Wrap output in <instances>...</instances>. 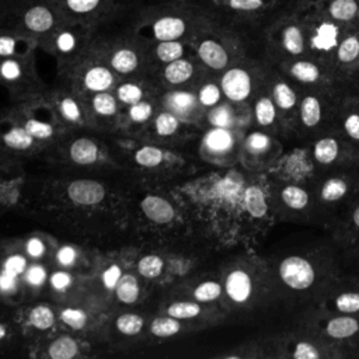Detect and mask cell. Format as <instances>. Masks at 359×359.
I'll return each instance as SVG.
<instances>
[{
    "mask_svg": "<svg viewBox=\"0 0 359 359\" xmlns=\"http://www.w3.org/2000/svg\"><path fill=\"white\" fill-rule=\"evenodd\" d=\"M342 29L359 25V0H300Z\"/></svg>",
    "mask_w": 359,
    "mask_h": 359,
    "instance_id": "cell-1",
    "label": "cell"
},
{
    "mask_svg": "<svg viewBox=\"0 0 359 359\" xmlns=\"http://www.w3.org/2000/svg\"><path fill=\"white\" fill-rule=\"evenodd\" d=\"M279 275L289 287L296 290L310 287L316 278L313 265L299 255L286 257L279 265Z\"/></svg>",
    "mask_w": 359,
    "mask_h": 359,
    "instance_id": "cell-2",
    "label": "cell"
},
{
    "mask_svg": "<svg viewBox=\"0 0 359 359\" xmlns=\"http://www.w3.org/2000/svg\"><path fill=\"white\" fill-rule=\"evenodd\" d=\"M224 11L243 18H259L282 10L290 0H215Z\"/></svg>",
    "mask_w": 359,
    "mask_h": 359,
    "instance_id": "cell-3",
    "label": "cell"
},
{
    "mask_svg": "<svg viewBox=\"0 0 359 359\" xmlns=\"http://www.w3.org/2000/svg\"><path fill=\"white\" fill-rule=\"evenodd\" d=\"M220 88L229 100L244 101L251 93V76L243 67H231L222 76Z\"/></svg>",
    "mask_w": 359,
    "mask_h": 359,
    "instance_id": "cell-4",
    "label": "cell"
},
{
    "mask_svg": "<svg viewBox=\"0 0 359 359\" xmlns=\"http://www.w3.org/2000/svg\"><path fill=\"white\" fill-rule=\"evenodd\" d=\"M67 195L77 205L91 206L104 199L105 188L98 181L76 180L67 187Z\"/></svg>",
    "mask_w": 359,
    "mask_h": 359,
    "instance_id": "cell-5",
    "label": "cell"
},
{
    "mask_svg": "<svg viewBox=\"0 0 359 359\" xmlns=\"http://www.w3.org/2000/svg\"><path fill=\"white\" fill-rule=\"evenodd\" d=\"M199 59L215 70H222L229 65V52L224 45L216 39L206 38L198 45Z\"/></svg>",
    "mask_w": 359,
    "mask_h": 359,
    "instance_id": "cell-6",
    "label": "cell"
},
{
    "mask_svg": "<svg viewBox=\"0 0 359 359\" xmlns=\"http://www.w3.org/2000/svg\"><path fill=\"white\" fill-rule=\"evenodd\" d=\"M140 209L143 210L144 216L158 224L170 223L174 219V208L168 201L156 195H147L140 202Z\"/></svg>",
    "mask_w": 359,
    "mask_h": 359,
    "instance_id": "cell-7",
    "label": "cell"
},
{
    "mask_svg": "<svg viewBox=\"0 0 359 359\" xmlns=\"http://www.w3.org/2000/svg\"><path fill=\"white\" fill-rule=\"evenodd\" d=\"M226 293L236 303H244L250 299L252 283L250 275L243 269L231 271L226 278Z\"/></svg>",
    "mask_w": 359,
    "mask_h": 359,
    "instance_id": "cell-8",
    "label": "cell"
},
{
    "mask_svg": "<svg viewBox=\"0 0 359 359\" xmlns=\"http://www.w3.org/2000/svg\"><path fill=\"white\" fill-rule=\"evenodd\" d=\"M187 24L178 17H161L153 24V35L158 41H174L185 34Z\"/></svg>",
    "mask_w": 359,
    "mask_h": 359,
    "instance_id": "cell-9",
    "label": "cell"
},
{
    "mask_svg": "<svg viewBox=\"0 0 359 359\" xmlns=\"http://www.w3.org/2000/svg\"><path fill=\"white\" fill-rule=\"evenodd\" d=\"M53 14L45 6H34L24 15V24L34 32H45L53 25Z\"/></svg>",
    "mask_w": 359,
    "mask_h": 359,
    "instance_id": "cell-10",
    "label": "cell"
},
{
    "mask_svg": "<svg viewBox=\"0 0 359 359\" xmlns=\"http://www.w3.org/2000/svg\"><path fill=\"white\" fill-rule=\"evenodd\" d=\"M233 135L230 133V130L227 128H219V126H213V129H210L203 139V144L205 147L212 151V153H226L233 147Z\"/></svg>",
    "mask_w": 359,
    "mask_h": 359,
    "instance_id": "cell-11",
    "label": "cell"
},
{
    "mask_svg": "<svg viewBox=\"0 0 359 359\" xmlns=\"http://www.w3.org/2000/svg\"><path fill=\"white\" fill-rule=\"evenodd\" d=\"M70 158L81 165L93 164L98 158V146L90 139H77L70 146Z\"/></svg>",
    "mask_w": 359,
    "mask_h": 359,
    "instance_id": "cell-12",
    "label": "cell"
},
{
    "mask_svg": "<svg viewBox=\"0 0 359 359\" xmlns=\"http://www.w3.org/2000/svg\"><path fill=\"white\" fill-rule=\"evenodd\" d=\"M114 83L112 73L104 66H94L84 74V86L87 90L100 93L107 91Z\"/></svg>",
    "mask_w": 359,
    "mask_h": 359,
    "instance_id": "cell-13",
    "label": "cell"
},
{
    "mask_svg": "<svg viewBox=\"0 0 359 359\" xmlns=\"http://www.w3.org/2000/svg\"><path fill=\"white\" fill-rule=\"evenodd\" d=\"M359 331V323L356 318L349 316L335 317L327 324V334L335 339H344L352 337Z\"/></svg>",
    "mask_w": 359,
    "mask_h": 359,
    "instance_id": "cell-14",
    "label": "cell"
},
{
    "mask_svg": "<svg viewBox=\"0 0 359 359\" xmlns=\"http://www.w3.org/2000/svg\"><path fill=\"white\" fill-rule=\"evenodd\" d=\"M194 74V66L187 59H177L167 63L164 69V77L171 84H181L188 81Z\"/></svg>",
    "mask_w": 359,
    "mask_h": 359,
    "instance_id": "cell-15",
    "label": "cell"
},
{
    "mask_svg": "<svg viewBox=\"0 0 359 359\" xmlns=\"http://www.w3.org/2000/svg\"><path fill=\"white\" fill-rule=\"evenodd\" d=\"M292 77L302 83H316L320 79V67L317 63L307 59H297L289 66Z\"/></svg>",
    "mask_w": 359,
    "mask_h": 359,
    "instance_id": "cell-16",
    "label": "cell"
},
{
    "mask_svg": "<svg viewBox=\"0 0 359 359\" xmlns=\"http://www.w3.org/2000/svg\"><path fill=\"white\" fill-rule=\"evenodd\" d=\"M244 203H245V209L248 210V213L252 217H262V216H265V213L268 210L265 195L255 185H251V187H248L245 189V192H244Z\"/></svg>",
    "mask_w": 359,
    "mask_h": 359,
    "instance_id": "cell-17",
    "label": "cell"
},
{
    "mask_svg": "<svg viewBox=\"0 0 359 359\" xmlns=\"http://www.w3.org/2000/svg\"><path fill=\"white\" fill-rule=\"evenodd\" d=\"M139 283L133 275H122L115 287L118 300L125 304L135 303L139 297Z\"/></svg>",
    "mask_w": 359,
    "mask_h": 359,
    "instance_id": "cell-18",
    "label": "cell"
},
{
    "mask_svg": "<svg viewBox=\"0 0 359 359\" xmlns=\"http://www.w3.org/2000/svg\"><path fill=\"white\" fill-rule=\"evenodd\" d=\"M77 342L67 335L55 339L48 348V353L52 359H72L77 355Z\"/></svg>",
    "mask_w": 359,
    "mask_h": 359,
    "instance_id": "cell-19",
    "label": "cell"
},
{
    "mask_svg": "<svg viewBox=\"0 0 359 359\" xmlns=\"http://www.w3.org/2000/svg\"><path fill=\"white\" fill-rule=\"evenodd\" d=\"M167 107L174 114H188L196 104V97L188 91H174L167 95Z\"/></svg>",
    "mask_w": 359,
    "mask_h": 359,
    "instance_id": "cell-20",
    "label": "cell"
},
{
    "mask_svg": "<svg viewBox=\"0 0 359 359\" xmlns=\"http://www.w3.org/2000/svg\"><path fill=\"white\" fill-rule=\"evenodd\" d=\"M139 59L132 49H118L111 57V66L119 73H130L137 67Z\"/></svg>",
    "mask_w": 359,
    "mask_h": 359,
    "instance_id": "cell-21",
    "label": "cell"
},
{
    "mask_svg": "<svg viewBox=\"0 0 359 359\" xmlns=\"http://www.w3.org/2000/svg\"><path fill=\"white\" fill-rule=\"evenodd\" d=\"M3 140H4L6 146H8L11 149L27 150L31 147L34 137L28 133V130L25 128L15 126L3 135Z\"/></svg>",
    "mask_w": 359,
    "mask_h": 359,
    "instance_id": "cell-22",
    "label": "cell"
},
{
    "mask_svg": "<svg viewBox=\"0 0 359 359\" xmlns=\"http://www.w3.org/2000/svg\"><path fill=\"white\" fill-rule=\"evenodd\" d=\"M339 151L338 142L332 137H324L320 139L314 146V157L321 164H330L332 163Z\"/></svg>",
    "mask_w": 359,
    "mask_h": 359,
    "instance_id": "cell-23",
    "label": "cell"
},
{
    "mask_svg": "<svg viewBox=\"0 0 359 359\" xmlns=\"http://www.w3.org/2000/svg\"><path fill=\"white\" fill-rule=\"evenodd\" d=\"M300 118L306 126H316L321 119V107L316 97L309 95L300 105Z\"/></svg>",
    "mask_w": 359,
    "mask_h": 359,
    "instance_id": "cell-24",
    "label": "cell"
},
{
    "mask_svg": "<svg viewBox=\"0 0 359 359\" xmlns=\"http://www.w3.org/2000/svg\"><path fill=\"white\" fill-rule=\"evenodd\" d=\"M180 328H181L180 321L171 316H167V317H157L156 320H153L150 325V332L156 337L167 338L177 334Z\"/></svg>",
    "mask_w": 359,
    "mask_h": 359,
    "instance_id": "cell-25",
    "label": "cell"
},
{
    "mask_svg": "<svg viewBox=\"0 0 359 359\" xmlns=\"http://www.w3.org/2000/svg\"><path fill=\"white\" fill-rule=\"evenodd\" d=\"M282 199L286 206L292 209H303L309 203V195L303 188L289 185L282 189Z\"/></svg>",
    "mask_w": 359,
    "mask_h": 359,
    "instance_id": "cell-26",
    "label": "cell"
},
{
    "mask_svg": "<svg viewBox=\"0 0 359 359\" xmlns=\"http://www.w3.org/2000/svg\"><path fill=\"white\" fill-rule=\"evenodd\" d=\"M29 323L36 330H49L55 324V314L48 306L39 304L29 311Z\"/></svg>",
    "mask_w": 359,
    "mask_h": 359,
    "instance_id": "cell-27",
    "label": "cell"
},
{
    "mask_svg": "<svg viewBox=\"0 0 359 359\" xmlns=\"http://www.w3.org/2000/svg\"><path fill=\"white\" fill-rule=\"evenodd\" d=\"M156 53H157V57L161 62L170 63V62L177 60L182 56L184 45L181 42H178L177 39H174V41H160V43L156 48Z\"/></svg>",
    "mask_w": 359,
    "mask_h": 359,
    "instance_id": "cell-28",
    "label": "cell"
},
{
    "mask_svg": "<svg viewBox=\"0 0 359 359\" xmlns=\"http://www.w3.org/2000/svg\"><path fill=\"white\" fill-rule=\"evenodd\" d=\"M163 158H164L163 150L154 146H143L135 154L136 163L142 167H149V168L158 165L163 161Z\"/></svg>",
    "mask_w": 359,
    "mask_h": 359,
    "instance_id": "cell-29",
    "label": "cell"
},
{
    "mask_svg": "<svg viewBox=\"0 0 359 359\" xmlns=\"http://www.w3.org/2000/svg\"><path fill=\"white\" fill-rule=\"evenodd\" d=\"M163 265H164L163 259L158 255L150 254L140 258V261L137 262V271L142 276L151 279V278H157L161 273Z\"/></svg>",
    "mask_w": 359,
    "mask_h": 359,
    "instance_id": "cell-30",
    "label": "cell"
},
{
    "mask_svg": "<svg viewBox=\"0 0 359 359\" xmlns=\"http://www.w3.org/2000/svg\"><path fill=\"white\" fill-rule=\"evenodd\" d=\"M201 313V307L194 302H175L167 309V314L177 320L194 318Z\"/></svg>",
    "mask_w": 359,
    "mask_h": 359,
    "instance_id": "cell-31",
    "label": "cell"
},
{
    "mask_svg": "<svg viewBox=\"0 0 359 359\" xmlns=\"http://www.w3.org/2000/svg\"><path fill=\"white\" fill-rule=\"evenodd\" d=\"M116 328L125 334V335H136L142 331L143 328V318L137 314L133 313H128V314H122L121 317L116 318Z\"/></svg>",
    "mask_w": 359,
    "mask_h": 359,
    "instance_id": "cell-32",
    "label": "cell"
},
{
    "mask_svg": "<svg viewBox=\"0 0 359 359\" xmlns=\"http://www.w3.org/2000/svg\"><path fill=\"white\" fill-rule=\"evenodd\" d=\"M273 100L279 108L290 109L296 104V94L290 88V86H287L283 81H279L273 87Z\"/></svg>",
    "mask_w": 359,
    "mask_h": 359,
    "instance_id": "cell-33",
    "label": "cell"
},
{
    "mask_svg": "<svg viewBox=\"0 0 359 359\" xmlns=\"http://www.w3.org/2000/svg\"><path fill=\"white\" fill-rule=\"evenodd\" d=\"M348 191V185L344 180L341 178H330L321 189V198L327 202L338 201L341 199Z\"/></svg>",
    "mask_w": 359,
    "mask_h": 359,
    "instance_id": "cell-34",
    "label": "cell"
},
{
    "mask_svg": "<svg viewBox=\"0 0 359 359\" xmlns=\"http://www.w3.org/2000/svg\"><path fill=\"white\" fill-rule=\"evenodd\" d=\"M93 108L97 114L102 116H109V115H114L116 111V101L109 93L100 91V93H95L93 98Z\"/></svg>",
    "mask_w": 359,
    "mask_h": 359,
    "instance_id": "cell-35",
    "label": "cell"
},
{
    "mask_svg": "<svg viewBox=\"0 0 359 359\" xmlns=\"http://www.w3.org/2000/svg\"><path fill=\"white\" fill-rule=\"evenodd\" d=\"M178 125H180L178 118L175 116V114H170V112H161L154 121L156 132L160 136L172 135L178 129Z\"/></svg>",
    "mask_w": 359,
    "mask_h": 359,
    "instance_id": "cell-36",
    "label": "cell"
},
{
    "mask_svg": "<svg viewBox=\"0 0 359 359\" xmlns=\"http://www.w3.org/2000/svg\"><path fill=\"white\" fill-rule=\"evenodd\" d=\"M60 320L73 330H81L87 323V314L81 309L67 307L60 311Z\"/></svg>",
    "mask_w": 359,
    "mask_h": 359,
    "instance_id": "cell-37",
    "label": "cell"
},
{
    "mask_svg": "<svg viewBox=\"0 0 359 359\" xmlns=\"http://www.w3.org/2000/svg\"><path fill=\"white\" fill-rule=\"evenodd\" d=\"M275 105L269 98H261L255 105V118L259 125H271L275 121Z\"/></svg>",
    "mask_w": 359,
    "mask_h": 359,
    "instance_id": "cell-38",
    "label": "cell"
},
{
    "mask_svg": "<svg viewBox=\"0 0 359 359\" xmlns=\"http://www.w3.org/2000/svg\"><path fill=\"white\" fill-rule=\"evenodd\" d=\"M222 294V286L217 282L208 280L195 287L194 296L198 302H212Z\"/></svg>",
    "mask_w": 359,
    "mask_h": 359,
    "instance_id": "cell-39",
    "label": "cell"
},
{
    "mask_svg": "<svg viewBox=\"0 0 359 359\" xmlns=\"http://www.w3.org/2000/svg\"><path fill=\"white\" fill-rule=\"evenodd\" d=\"M118 98L125 104H135L143 98V90L135 83H125L118 87Z\"/></svg>",
    "mask_w": 359,
    "mask_h": 359,
    "instance_id": "cell-40",
    "label": "cell"
},
{
    "mask_svg": "<svg viewBox=\"0 0 359 359\" xmlns=\"http://www.w3.org/2000/svg\"><path fill=\"white\" fill-rule=\"evenodd\" d=\"M335 306L342 313H356V311H359V293L358 292L341 293L335 299Z\"/></svg>",
    "mask_w": 359,
    "mask_h": 359,
    "instance_id": "cell-41",
    "label": "cell"
},
{
    "mask_svg": "<svg viewBox=\"0 0 359 359\" xmlns=\"http://www.w3.org/2000/svg\"><path fill=\"white\" fill-rule=\"evenodd\" d=\"M222 95V88H219L216 84L213 83H208L205 84L198 94V100L202 105L205 107H213L215 104L219 102Z\"/></svg>",
    "mask_w": 359,
    "mask_h": 359,
    "instance_id": "cell-42",
    "label": "cell"
},
{
    "mask_svg": "<svg viewBox=\"0 0 359 359\" xmlns=\"http://www.w3.org/2000/svg\"><path fill=\"white\" fill-rule=\"evenodd\" d=\"M209 121L213 126H219V128H229L233 123V112L229 107L226 105H220L217 108H215L210 114H209Z\"/></svg>",
    "mask_w": 359,
    "mask_h": 359,
    "instance_id": "cell-43",
    "label": "cell"
},
{
    "mask_svg": "<svg viewBox=\"0 0 359 359\" xmlns=\"http://www.w3.org/2000/svg\"><path fill=\"white\" fill-rule=\"evenodd\" d=\"M34 139H48L53 135V128L38 119H28L24 126Z\"/></svg>",
    "mask_w": 359,
    "mask_h": 359,
    "instance_id": "cell-44",
    "label": "cell"
},
{
    "mask_svg": "<svg viewBox=\"0 0 359 359\" xmlns=\"http://www.w3.org/2000/svg\"><path fill=\"white\" fill-rule=\"evenodd\" d=\"M27 269V259L20 255V254H14V255H10L4 264H3V272L8 273V275H13V276H18L21 273H24Z\"/></svg>",
    "mask_w": 359,
    "mask_h": 359,
    "instance_id": "cell-45",
    "label": "cell"
},
{
    "mask_svg": "<svg viewBox=\"0 0 359 359\" xmlns=\"http://www.w3.org/2000/svg\"><path fill=\"white\" fill-rule=\"evenodd\" d=\"M238 188H240V182H236L233 178L227 177V178H223L220 180L216 187H215V194L219 196V198H223V199H231L237 192H238Z\"/></svg>",
    "mask_w": 359,
    "mask_h": 359,
    "instance_id": "cell-46",
    "label": "cell"
},
{
    "mask_svg": "<svg viewBox=\"0 0 359 359\" xmlns=\"http://www.w3.org/2000/svg\"><path fill=\"white\" fill-rule=\"evenodd\" d=\"M269 144H271L269 137L265 133H261V132L251 133L247 137V142H245L247 149L252 153H262L269 147Z\"/></svg>",
    "mask_w": 359,
    "mask_h": 359,
    "instance_id": "cell-47",
    "label": "cell"
},
{
    "mask_svg": "<svg viewBox=\"0 0 359 359\" xmlns=\"http://www.w3.org/2000/svg\"><path fill=\"white\" fill-rule=\"evenodd\" d=\"M151 112H153V107L149 102L142 101V100L135 102V104H132L130 108H129V116L135 122H144V121H147L150 118Z\"/></svg>",
    "mask_w": 359,
    "mask_h": 359,
    "instance_id": "cell-48",
    "label": "cell"
},
{
    "mask_svg": "<svg viewBox=\"0 0 359 359\" xmlns=\"http://www.w3.org/2000/svg\"><path fill=\"white\" fill-rule=\"evenodd\" d=\"M25 280L31 285V286H41L43 285V282L46 280V271L42 265H31L27 271H25Z\"/></svg>",
    "mask_w": 359,
    "mask_h": 359,
    "instance_id": "cell-49",
    "label": "cell"
},
{
    "mask_svg": "<svg viewBox=\"0 0 359 359\" xmlns=\"http://www.w3.org/2000/svg\"><path fill=\"white\" fill-rule=\"evenodd\" d=\"M0 74L6 80H10V81L15 80V79H18L21 76V66L14 59H6L0 65Z\"/></svg>",
    "mask_w": 359,
    "mask_h": 359,
    "instance_id": "cell-50",
    "label": "cell"
},
{
    "mask_svg": "<svg viewBox=\"0 0 359 359\" xmlns=\"http://www.w3.org/2000/svg\"><path fill=\"white\" fill-rule=\"evenodd\" d=\"M122 276V269L119 265L114 264L111 266H108L104 272H102V283L107 289H115L119 279Z\"/></svg>",
    "mask_w": 359,
    "mask_h": 359,
    "instance_id": "cell-51",
    "label": "cell"
},
{
    "mask_svg": "<svg viewBox=\"0 0 359 359\" xmlns=\"http://www.w3.org/2000/svg\"><path fill=\"white\" fill-rule=\"evenodd\" d=\"M60 112L63 114V116L66 119L73 121V122H77L80 119V116H81L80 108H79L77 102L73 98H65L60 102Z\"/></svg>",
    "mask_w": 359,
    "mask_h": 359,
    "instance_id": "cell-52",
    "label": "cell"
},
{
    "mask_svg": "<svg viewBox=\"0 0 359 359\" xmlns=\"http://www.w3.org/2000/svg\"><path fill=\"white\" fill-rule=\"evenodd\" d=\"M66 4L72 11L84 14L95 10L100 4V0H66Z\"/></svg>",
    "mask_w": 359,
    "mask_h": 359,
    "instance_id": "cell-53",
    "label": "cell"
},
{
    "mask_svg": "<svg viewBox=\"0 0 359 359\" xmlns=\"http://www.w3.org/2000/svg\"><path fill=\"white\" fill-rule=\"evenodd\" d=\"M72 276L66 271H56L50 275V285L55 290H66L72 285Z\"/></svg>",
    "mask_w": 359,
    "mask_h": 359,
    "instance_id": "cell-54",
    "label": "cell"
},
{
    "mask_svg": "<svg viewBox=\"0 0 359 359\" xmlns=\"http://www.w3.org/2000/svg\"><path fill=\"white\" fill-rule=\"evenodd\" d=\"M318 356L317 349L309 342H299L293 352L294 359H318Z\"/></svg>",
    "mask_w": 359,
    "mask_h": 359,
    "instance_id": "cell-55",
    "label": "cell"
},
{
    "mask_svg": "<svg viewBox=\"0 0 359 359\" xmlns=\"http://www.w3.org/2000/svg\"><path fill=\"white\" fill-rule=\"evenodd\" d=\"M76 257H77L76 250H74L73 247H70V245L62 247V248L57 251V254H56L57 262H59L62 266H70V265H73L74 261H76Z\"/></svg>",
    "mask_w": 359,
    "mask_h": 359,
    "instance_id": "cell-56",
    "label": "cell"
},
{
    "mask_svg": "<svg viewBox=\"0 0 359 359\" xmlns=\"http://www.w3.org/2000/svg\"><path fill=\"white\" fill-rule=\"evenodd\" d=\"M56 45L57 49L62 52H70L74 49L76 46V38L73 34L70 32H62L59 34V36L56 38Z\"/></svg>",
    "mask_w": 359,
    "mask_h": 359,
    "instance_id": "cell-57",
    "label": "cell"
},
{
    "mask_svg": "<svg viewBox=\"0 0 359 359\" xmlns=\"http://www.w3.org/2000/svg\"><path fill=\"white\" fill-rule=\"evenodd\" d=\"M27 252L32 258H39L45 252V244L39 237H31L27 243Z\"/></svg>",
    "mask_w": 359,
    "mask_h": 359,
    "instance_id": "cell-58",
    "label": "cell"
},
{
    "mask_svg": "<svg viewBox=\"0 0 359 359\" xmlns=\"http://www.w3.org/2000/svg\"><path fill=\"white\" fill-rule=\"evenodd\" d=\"M17 289V276L0 272V293H13Z\"/></svg>",
    "mask_w": 359,
    "mask_h": 359,
    "instance_id": "cell-59",
    "label": "cell"
},
{
    "mask_svg": "<svg viewBox=\"0 0 359 359\" xmlns=\"http://www.w3.org/2000/svg\"><path fill=\"white\" fill-rule=\"evenodd\" d=\"M344 126H345L346 133H348L352 139L359 140V115H358V114H351V115L345 119Z\"/></svg>",
    "mask_w": 359,
    "mask_h": 359,
    "instance_id": "cell-60",
    "label": "cell"
},
{
    "mask_svg": "<svg viewBox=\"0 0 359 359\" xmlns=\"http://www.w3.org/2000/svg\"><path fill=\"white\" fill-rule=\"evenodd\" d=\"M15 52V39L11 36H0V56H10Z\"/></svg>",
    "mask_w": 359,
    "mask_h": 359,
    "instance_id": "cell-61",
    "label": "cell"
},
{
    "mask_svg": "<svg viewBox=\"0 0 359 359\" xmlns=\"http://www.w3.org/2000/svg\"><path fill=\"white\" fill-rule=\"evenodd\" d=\"M353 223L356 224V227H359V206L353 210Z\"/></svg>",
    "mask_w": 359,
    "mask_h": 359,
    "instance_id": "cell-62",
    "label": "cell"
},
{
    "mask_svg": "<svg viewBox=\"0 0 359 359\" xmlns=\"http://www.w3.org/2000/svg\"><path fill=\"white\" fill-rule=\"evenodd\" d=\"M6 334H7V330H6V327L3 325V324H0V341L6 337Z\"/></svg>",
    "mask_w": 359,
    "mask_h": 359,
    "instance_id": "cell-63",
    "label": "cell"
}]
</instances>
